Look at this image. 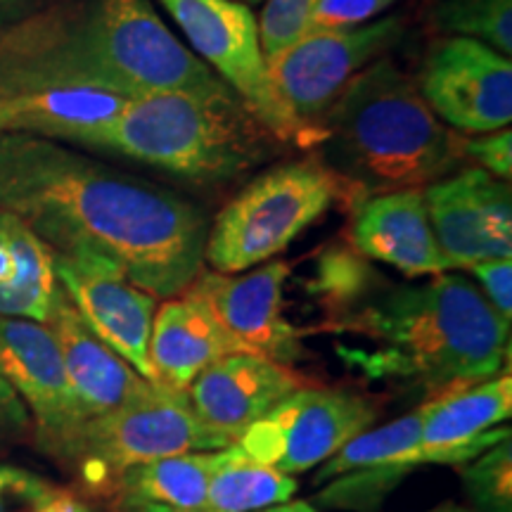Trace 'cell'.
Here are the masks:
<instances>
[{
	"mask_svg": "<svg viewBox=\"0 0 512 512\" xmlns=\"http://www.w3.org/2000/svg\"><path fill=\"white\" fill-rule=\"evenodd\" d=\"M0 209L53 254L102 256L157 299L183 294L204 268L209 226L195 202L57 140L0 136Z\"/></svg>",
	"mask_w": 512,
	"mask_h": 512,
	"instance_id": "cell-1",
	"label": "cell"
},
{
	"mask_svg": "<svg viewBox=\"0 0 512 512\" xmlns=\"http://www.w3.org/2000/svg\"><path fill=\"white\" fill-rule=\"evenodd\" d=\"M216 81L150 0H55L0 27V95L98 88L138 98Z\"/></svg>",
	"mask_w": 512,
	"mask_h": 512,
	"instance_id": "cell-2",
	"label": "cell"
},
{
	"mask_svg": "<svg viewBox=\"0 0 512 512\" xmlns=\"http://www.w3.org/2000/svg\"><path fill=\"white\" fill-rule=\"evenodd\" d=\"M328 335L358 339L337 344L344 366L373 382L418 389L427 401L510 368V323L458 273L420 285L389 280Z\"/></svg>",
	"mask_w": 512,
	"mask_h": 512,
	"instance_id": "cell-3",
	"label": "cell"
},
{
	"mask_svg": "<svg viewBox=\"0 0 512 512\" xmlns=\"http://www.w3.org/2000/svg\"><path fill=\"white\" fill-rule=\"evenodd\" d=\"M316 155L349 188L351 209L373 195L422 190L465 169V136L430 110L418 83L384 55L349 81L316 121Z\"/></svg>",
	"mask_w": 512,
	"mask_h": 512,
	"instance_id": "cell-4",
	"label": "cell"
},
{
	"mask_svg": "<svg viewBox=\"0 0 512 512\" xmlns=\"http://www.w3.org/2000/svg\"><path fill=\"white\" fill-rule=\"evenodd\" d=\"M83 145L178 181L216 185L245 176L285 145L223 81L128 98Z\"/></svg>",
	"mask_w": 512,
	"mask_h": 512,
	"instance_id": "cell-5",
	"label": "cell"
},
{
	"mask_svg": "<svg viewBox=\"0 0 512 512\" xmlns=\"http://www.w3.org/2000/svg\"><path fill=\"white\" fill-rule=\"evenodd\" d=\"M335 204L351 207L349 188L318 155L278 164L249 181L207 230L204 264L245 273L285 252Z\"/></svg>",
	"mask_w": 512,
	"mask_h": 512,
	"instance_id": "cell-6",
	"label": "cell"
},
{
	"mask_svg": "<svg viewBox=\"0 0 512 512\" xmlns=\"http://www.w3.org/2000/svg\"><path fill=\"white\" fill-rule=\"evenodd\" d=\"M233 446L197 418L188 394L147 382L112 413L88 420L76 432L62 463L79 472L95 491H112L128 467L190 451H221Z\"/></svg>",
	"mask_w": 512,
	"mask_h": 512,
	"instance_id": "cell-7",
	"label": "cell"
},
{
	"mask_svg": "<svg viewBox=\"0 0 512 512\" xmlns=\"http://www.w3.org/2000/svg\"><path fill=\"white\" fill-rule=\"evenodd\" d=\"M162 8L188 38L202 62L226 86L233 88L247 107L283 143L316 145V131L304 126L275 91L261 53L259 27L249 5L238 0H159Z\"/></svg>",
	"mask_w": 512,
	"mask_h": 512,
	"instance_id": "cell-8",
	"label": "cell"
},
{
	"mask_svg": "<svg viewBox=\"0 0 512 512\" xmlns=\"http://www.w3.org/2000/svg\"><path fill=\"white\" fill-rule=\"evenodd\" d=\"M380 408L344 387L306 384L249 425L235 441L245 456L283 475H302L375 425Z\"/></svg>",
	"mask_w": 512,
	"mask_h": 512,
	"instance_id": "cell-9",
	"label": "cell"
},
{
	"mask_svg": "<svg viewBox=\"0 0 512 512\" xmlns=\"http://www.w3.org/2000/svg\"><path fill=\"white\" fill-rule=\"evenodd\" d=\"M403 36L406 19L401 15L354 29H313L285 53L266 62L268 76L287 110L316 131V121L349 81L392 53Z\"/></svg>",
	"mask_w": 512,
	"mask_h": 512,
	"instance_id": "cell-10",
	"label": "cell"
},
{
	"mask_svg": "<svg viewBox=\"0 0 512 512\" xmlns=\"http://www.w3.org/2000/svg\"><path fill=\"white\" fill-rule=\"evenodd\" d=\"M415 83L430 110L458 133L477 136L510 126L512 62L475 38H439Z\"/></svg>",
	"mask_w": 512,
	"mask_h": 512,
	"instance_id": "cell-11",
	"label": "cell"
},
{
	"mask_svg": "<svg viewBox=\"0 0 512 512\" xmlns=\"http://www.w3.org/2000/svg\"><path fill=\"white\" fill-rule=\"evenodd\" d=\"M290 273L287 261H271L249 273L202 271L188 292L211 311L235 351L294 366L306 356V332L285 316Z\"/></svg>",
	"mask_w": 512,
	"mask_h": 512,
	"instance_id": "cell-12",
	"label": "cell"
},
{
	"mask_svg": "<svg viewBox=\"0 0 512 512\" xmlns=\"http://www.w3.org/2000/svg\"><path fill=\"white\" fill-rule=\"evenodd\" d=\"M53 264L57 283L93 335L131 363L140 377L157 382L150 363L157 297L133 285L119 266L102 256L53 254Z\"/></svg>",
	"mask_w": 512,
	"mask_h": 512,
	"instance_id": "cell-13",
	"label": "cell"
},
{
	"mask_svg": "<svg viewBox=\"0 0 512 512\" xmlns=\"http://www.w3.org/2000/svg\"><path fill=\"white\" fill-rule=\"evenodd\" d=\"M0 373L29 408L43 451L62 458L83 427V415L46 323L0 316Z\"/></svg>",
	"mask_w": 512,
	"mask_h": 512,
	"instance_id": "cell-14",
	"label": "cell"
},
{
	"mask_svg": "<svg viewBox=\"0 0 512 512\" xmlns=\"http://www.w3.org/2000/svg\"><path fill=\"white\" fill-rule=\"evenodd\" d=\"M425 204L441 252L453 268L512 256L510 183L479 166L427 185Z\"/></svg>",
	"mask_w": 512,
	"mask_h": 512,
	"instance_id": "cell-15",
	"label": "cell"
},
{
	"mask_svg": "<svg viewBox=\"0 0 512 512\" xmlns=\"http://www.w3.org/2000/svg\"><path fill=\"white\" fill-rule=\"evenodd\" d=\"M422 406L347 441L318 467L313 484L323 486L316 503L332 510L373 512L403 479L418 470Z\"/></svg>",
	"mask_w": 512,
	"mask_h": 512,
	"instance_id": "cell-16",
	"label": "cell"
},
{
	"mask_svg": "<svg viewBox=\"0 0 512 512\" xmlns=\"http://www.w3.org/2000/svg\"><path fill=\"white\" fill-rule=\"evenodd\" d=\"M306 384L311 382L292 366L233 351L209 363L185 394L197 418L235 444L249 425Z\"/></svg>",
	"mask_w": 512,
	"mask_h": 512,
	"instance_id": "cell-17",
	"label": "cell"
},
{
	"mask_svg": "<svg viewBox=\"0 0 512 512\" xmlns=\"http://www.w3.org/2000/svg\"><path fill=\"white\" fill-rule=\"evenodd\" d=\"M420 406V465L460 467L510 437V427H501L512 415L510 370L439 399L422 401Z\"/></svg>",
	"mask_w": 512,
	"mask_h": 512,
	"instance_id": "cell-18",
	"label": "cell"
},
{
	"mask_svg": "<svg viewBox=\"0 0 512 512\" xmlns=\"http://www.w3.org/2000/svg\"><path fill=\"white\" fill-rule=\"evenodd\" d=\"M349 245L366 259L392 266L406 278H430L453 271L434 238L422 190L384 192L358 202L351 209Z\"/></svg>",
	"mask_w": 512,
	"mask_h": 512,
	"instance_id": "cell-19",
	"label": "cell"
},
{
	"mask_svg": "<svg viewBox=\"0 0 512 512\" xmlns=\"http://www.w3.org/2000/svg\"><path fill=\"white\" fill-rule=\"evenodd\" d=\"M46 325L60 347L64 370H67L69 384L83 415V425L124 406L147 384L131 363H126L117 351H112L93 335L64 290Z\"/></svg>",
	"mask_w": 512,
	"mask_h": 512,
	"instance_id": "cell-20",
	"label": "cell"
},
{
	"mask_svg": "<svg viewBox=\"0 0 512 512\" xmlns=\"http://www.w3.org/2000/svg\"><path fill=\"white\" fill-rule=\"evenodd\" d=\"M233 351V344L195 294L185 290L157 306L150 335V363L157 384L188 392L209 363Z\"/></svg>",
	"mask_w": 512,
	"mask_h": 512,
	"instance_id": "cell-21",
	"label": "cell"
},
{
	"mask_svg": "<svg viewBox=\"0 0 512 512\" xmlns=\"http://www.w3.org/2000/svg\"><path fill=\"white\" fill-rule=\"evenodd\" d=\"M126 95L98 88H50L0 95V136L19 133L83 145L126 105Z\"/></svg>",
	"mask_w": 512,
	"mask_h": 512,
	"instance_id": "cell-22",
	"label": "cell"
},
{
	"mask_svg": "<svg viewBox=\"0 0 512 512\" xmlns=\"http://www.w3.org/2000/svg\"><path fill=\"white\" fill-rule=\"evenodd\" d=\"M60 294L50 247L22 219L0 209V316L48 323Z\"/></svg>",
	"mask_w": 512,
	"mask_h": 512,
	"instance_id": "cell-23",
	"label": "cell"
},
{
	"mask_svg": "<svg viewBox=\"0 0 512 512\" xmlns=\"http://www.w3.org/2000/svg\"><path fill=\"white\" fill-rule=\"evenodd\" d=\"M223 458H226V448L176 453V456L128 467L112 486L114 501H150L204 512L209 482L221 467Z\"/></svg>",
	"mask_w": 512,
	"mask_h": 512,
	"instance_id": "cell-24",
	"label": "cell"
},
{
	"mask_svg": "<svg viewBox=\"0 0 512 512\" xmlns=\"http://www.w3.org/2000/svg\"><path fill=\"white\" fill-rule=\"evenodd\" d=\"M387 283L389 280L370 264V259L358 254L349 242H335L325 247L316 259L313 278L306 285L323 311V320L318 328H306L304 332L306 335L328 332L332 325L347 318Z\"/></svg>",
	"mask_w": 512,
	"mask_h": 512,
	"instance_id": "cell-25",
	"label": "cell"
},
{
	"mask_svg": "<svg viewBox=\"0 0 512 512\" xmlns=\"http://www.w3.org/2000/svg\"><path fill=\"white\" fill-rule=\"evenodd\" d=\"M297 489L292 475L256 463L233 444L211 477L204 512H259L292 501Z\"/></svg>",
	"mask_w": 512,
	"mask_h": 512,
	"instance_id": "cell-26",
	"label": "cell"
},
{
	"mask_svg": "<svg viewBox=\"0 0 512 512\" xmlns=\"http://www.w3.org/2000/svg\"><path fill=\"white\" fill-rule=\"evenodd\" d=\"M439 34L475 38L489 48L512 55V0H439L432 10Z\"/></svg>",
	"mask_w": 512,
	"mask_h": 512,
	"instance_id": "cell-27",
	"label": "cell"
},
{
	"mask_svg": "<svg viewBox=\"0 0 512 512\" xmlns=\"http://www.w3.org/2000/svg\"><path fill=\"white\" fill-rule=\"evenodd\" d=\"M463 467V486L475 512H512V439L498 441Z\"/></svg>",
	"mask_w": 512,
	"mask_h": 512,
	"instance_id": "cell-28",
	"label": "cell"
},
{
	"mask_svg": "<svg viewBox=\"0 0 512 512\" xmlns=\"http://www.w3.org/2000/svg\"><path fill=\"white\" fill-rule=\"evenodd\" d=\"M318 0H266L259 22V43L266 62L285 53L287 48L311 31V17Z\"/></svg>",
	"mask_w": 512,
	"mask_h": 512,
	"instance_id": "cell-29",
	"label": "cell"
},
{
	"mask_svg": "<svg viewBox=\"0 0 512 512\" xmlns=\"http://www.w3.org/2000/svg\"><path fill=\"white\" fill-rule=\"evenodd\" d=\"M60 486L15 465H0V512H38Z\"/></svg>",
	"mask_w": 512,
	"mask_h": 512,
	"instance_id": "cell-30",
	"label": "cell"
},
{
	"mask_svg": "<svg viewBox=\"0 0 512 512\" xmlns=\"http://www.w3.org/2000/svg\"><path fill=\"white\" fill-rule=\"evenodd\" d=\"M396 3L399 0H318L311 17V31L363 27Z\"/></svg>",
	"mask_w": 512,
	"mask_h": 512,
	"instance_id": "cell-31",
	"label": "cell"
},
{
	"mask_svg": "<svg viewBox=\"0 0 512 512\" xmlns=\"http://www.w3.org/2000/svg\"><path fill=\"white\" fill-rule=\"evenodd\" d=\"M465 155L475 162L479 169L489 171L491 176L510 181L512 176V131L498 128V131L482 133V138L465 140Z\"/></svg>",
	"mask_w": 512,
	"mask_h": 512,
	"instance_id": "cell-32",
	"label": "cell"
},
{
	"mask_svg": "<svg viewBox=\"0 0 512 512\" xmlns=\"http://www.w3.org/2000/svg\"><path fill=\"white\" fill-rule=\"evenodd\" d=\"M467 271L472 273L475 285L486 297V302L494 306V311L505 320V323H510L512 320V261L510 259L484 261V264L467 268Z\"/></svg>",
	"mask_w": 512,
	"mask_h": 512,
	"instance_id": "cell-33",
	"label": "cell"
},
{
	"mask_svg": "<svg viewBox=\"0 0 512 512\" xmlns=\"http://www.w3.org/2000/svg\"><path fill=\"white\" fill-rule=\"evenodd\" d=\"M34 434V420L29 408L19 399L12 384L0 373V446L17 444Z\"/></svg>",
	"mask_w": 512,
	"mask_h": 512,
	"instance_id": "cell-34",
	"label": "cell"
},
{
	"mask_svg": "<svg viewBox=\"0 0 512 512\" xmlns=\"http://www.w3.org/2000/svg\"><path fill=\"white\" fill-rule=\"evenodd\" d=\"M50 3H55V0H0V27H8V24L34 15Z\"/></svg>",
	"mask_w": 512,
	"mask_h": 512,
	"instance_id": "cell-35",
	"label": "cell"
},
{
	"mask_svg": "<svg viewBox=\"0 0 512 512\" xmlns=\"http://www.w3.org/2000/svg\"><path fill=\"white\" fill-rule=\"evenodd\" d=\"M38 512H95V510L88 508V505L83 503L79 496H74V494H69V491L60 489V494L50 498V501L43 505V508Z\"/></svg>",
	"mask_w": 512,
	"mask_h": 512,
	"instance_id": "cell-36",
	"label": "cell"
},
{
	"mask_svg": "<svg viewBox=\"0 0 512 512\" xmlns=\"http://www.w3.org/2000/svg\"><path fill=\"white\" fill-rule=\"evenodd\" d=\"M114 512H195L174 508V505L150 503V501H114Z\"/></svg>",
	"mask_w": 512,
	"mask_h": 512,
	"instance_id": "cell-37",
	"label": "cell"
},
{
	"mask_svg": "<svg viewBox=\"0 0 512 512\" xmlns=\"http://www.w3.org/2000/svg\"><path fill=\"white\" fill-rule=\"evenodd\" d=\"M259 512H320V510L309 501H287V503L273 505V508H266Z\"/></svg>",
	"mask_w": 512,
	"mask_h": 512,
	"instance_id": "cell-38",
	"label": "cell"
},
{
	"mask_svg": "<svg viewBox=\"0 0 512 512\" xmlns=\"http://www.w3.org/2000/svg\"><path fill=\"white\" fill-rule=\"evenodd\" d=\"M425 512H475V510L465 508V505H458V503H444V505H439V508H432Z\"/></svg>",
	"mask_w": 512,
	"mask_h": 512,
	"instance_id": "cell-39",
	"label": "cell"
},
{
	"mask_svg": "<svg viewBox=\"0 0 512 512\" xmlns=\"http://www.w3.org/2000/svg\"><path fill=\"white\" fill-rule=\"evenodd\" d=\"M238 3H245V5H252V3H259V0H238Z\"/></svg>",
	"mask_w": 512,
	"mask_h": 512,
	"instance_id": "cell-40",
	"label": "cell"
}]
</instances>
